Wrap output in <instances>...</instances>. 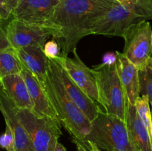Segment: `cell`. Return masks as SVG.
<instances>
[{"mask_svg": "<svg viewBox=\"0 0 152 151\" xmlns=\"http://www.w3.org/2000/svg\"><path fill=\"white\" fill-rule=\"evenodd\" d=\"M148 66H149L150 68H151L152 69V56H151V59H150V61H149V63H148Z\"/></svg>", "mask_w": 152, "mask_h": 151, "instance_id": "obj_30", "label": "cell"}, {"mask_svg": "<svg viewBox=\"0 0 152 151\" xmlns=\"http://www.w3.org/2000/svg\"><path fill=\"white\" fill-rule=\"evenodd\" d=\"M57 59V58H56ZM59 61V59H58ZM60 64V72L62 81L68 95L73 102L78 106V107L84 113L91 122L94 121L98 113L101 110L99 105L91 99L86 93L80 88L74 80L71 78L65 68Z\"/></svg>", "mask_w": 152, "mask_h": 151, "instance_id": "obj_16", "label": "cell"}, {"mask_svg": "<svg viewBox=\"0 0 152 151\" xmlns=\"http://www.w3.org/2000/svg\"><path fill=\"white\" fill-rule=\"evenodd\" d=\"M72 53V58L60 55L57 59L74 82L83 89L91 99L98 103L97 85L93 70L89 68L82 61L77 49L74 50Z\"/></svg>", "mask_w": 152, "mask_h": 151, "instance_id": "obj_9", "label": "cell"}, {"mask_svg": "<svg viewBox=\"0 0 152 151\" xmlns=\"http://www.w3.org/2000/svg\"><path fill=\"white\" fill-rule=\"evenodd\" d=\"M96 81L98 104L108 114L126 119V97L117 70V62L100 64L92 68Z\"/></svg>", "mask_w": 152, "mask_h": 151, "instance_id": "obj_5", "label": "cell"}, {"mask_svg": "<svg viewBox=\"0 0 152 151\" xmlns=\"http://www.w3.org/2000/svg\"><path fill=\"white\" fill-rule=\"evenodd\" d=\"M4 27L10 45L15 49L32 46L43 48L48 38L52 36V31L49 28L14 19H10Z\"/></svg>", "mask_w": 152, "mask_h": 151, "instance_id": "obj_8", "label": "cell"}, {"mask_svg": "<svg viewBox=\"0 0 152 151\" xmlns=\"http://www.w3.org/2000/svg\"><path fill=\"white\" fill-rule=\"evenodd\" d=\"M139 80L140 96H147L152 105V69L148 65L139 70Z\"/></svg>", "mask_w": 152, "mask_h": 151, "instance_id": "obj_20", "label": "cell"}, {"mask_svg": "<svg viewBox=\"0 0 152 151\" xmlns=\"http://www.w3.org/2000/svg\"><path fill=\"white\" fill-rule=\"evenodd\" d=\"M145 1H148V2L151 3V4H152V0H145Z\"/></svg>", "mask_w": 152, "mask_h": 151, "instance_id": "obj_31", "label": "cell"}, {"mask_svg": "<svg viewBox=\"0 0 152 151\" xmlns=\"http://www.w3.org/2000/svg\"><path fill=\"white\" fill-rule=\"evenodd\" d=\"M117 62V55L113 54V53H106L104 56L103 62L102 63L105 65H111Z\"/></svg>", "mask_w": 152, "mask_h": 151, "instance_id": "obj_25", "label": "cell"}, {"mask_svg": "<svg viewBox=\"0 0 152 151\" xmlns=\"http://www.w3.org/2000/svg\"><path fill=\"white\" fill-rule=\"evenodd\" d=\"M91 142L107 151H137L131 142L125 120L102 109L91 122V130L83 142Z\"/></svg>", "mask_w": 152, "mask_h": 151, "instance_id": "obj_4", "label": "cell"}, {"mask_svg": "<svg viewBox=\"0 0 152 151\" xmlns=\"http://www.w3.org/2000/svg\"><path fill=\"white\" fill-rule=\"evenodd\" d=\"M24 66L19 59L16 49L10 47L0 51V78L21 74Z\"/></svg>", "mask_w": 152, "mask_h": 151, "instance_id": "obj_18", "label": "cell"}, {"mask_svg": "<svg viewBox=\"0 0 152 151\" xmlns=\"http://www.w3.org/2000/svg\"><path fill=\"white\" fill-rule=\"evenodd\" d=\"M48 73L44 87L62 126L72 139L83 142L91 130V122L68 95L60 72L57 59H49Z\"/></svg>", "mask_w": 152, "mask_h": 151, "instance_id": "obj_2", "label": "cell"}, {"mask_svg": "<svg viewBox=\"0 0 152 151\" xmlns=\"http://www.w3.org/2000/svg\"><path fill=\"white\" fill-rule=\"evenodd\" d=\"M151 121H152V105H151Z\"/></svg>", "mask_w": 152, "mask_h": 151, "instance_id": "obj_32", "label": "cell"}, {"mask_svg": "<svg viewBox=\"0 0 152 151\" xmlns=\"http://www.w3.org/2000/svg\"><path fill=\"white\" fill-rule=\"evenodd\" d=\"M74 140H75V139H74ZM82 144L84 145L89 151H98V150H99V147H98L95 144L92 143V142H85V143Z\"/></svg>", "mask_w": 152, "mask_h": 151, "instance_id": "obj_27", "label": "cell"}, {"mask_svg": "<svg viewBox=\"0 0 152 151\" xmlns=\"http://www.w3.org/2000/svg\"><path fill=\"white\" fill-rule=\"evenodd\" d=\"M24 68L32 73L44 85L49 70V59L45 55L42 47H25L16 49Z\"/></svg>", "mask_w": 152, "mask_h": 151, "instance_id": "obj_17", "label": "cell"}, {"mask_svg": "<svg viewBox=\"0 0 152 151\" xmlns=\"http://www.w3.org/2000/svg\"><path fill=\"white\" fill-rule=\"evenodd\" d=\"M98 151H101V150H100V149H99V150H98Z\"/></svg>", "mask_w": 152, "mask_h": 151, "instance_id": "obj_33", "label": "cell"}, {"mask_svg": "<svg viewBox=\"0 0 152 151\" xmlns=\"http://www.w3.org/2000/svg\"><path fill=\"white\" fill-rule=\"evenodd\" d=\"M54 151H67V150H66V148L64 147V145L59 142L57 143V144H56V148H55Z\"/></svg>", "mask_w": 152, "mask_h": 151, "instance_id": "obj_29", "label": "cell"}, {"mask_svg": "<svg viewBox=\"0 0 152 151\" xmlns=\"http://www.w3.org/2000/svg\"><path fill=\"white\" fill-rule=\"evenodd\" d=\"M117 67L128 101L134 105L140 93L139 69L132 63L123 53L116 51Z\"/></svg>", "mask_w": 152, "mask_h": 151, "instance_id": "obj_14", "label": "cell"}, {"mask_svg": "<svg viewBox=\"0 0 152 151\" xmlns=\"http://www.w3.org/2000/svg\"><path fill=\"white\" fill-rule=\"evenodd\" d=\"M1 31H0V51L4 50L8 47H12L10 44L8 38H7V33H6L4 25H1Z\"/></svg>", "mask_w": 152, "mask_h": 151, "instance_id": "obj_23", "label": "cell"}, {"mask_svg": "<svg viewBox=\"0 0 152 151\" xmlns=\"http://www.w3.org/2000/svg\"><path fill=\"white\" fill-rule=\"evenodd\" d=\"M123 38L126 57L139 70L148 66L152 56V27L148 20L131 27Z\"/></svg>", "mask_w": 152, "mask_h": 151, "instance_id": "obj_7", "label": "cell"}, {"mask_svg": "<svg viewBox=\"0 0 152 151\" xmlns=\"http://www.w3.org/2000/svg\"><path fill=\"white\" fill-rule=\"evenodd\" d=\"M128 132L132 144L137 151H152L149 133L140 118L136 107L126 100V119Z\"/></svg>", "mask_w": 152, "mask_h": 151, "instance_id": "obj_13", "label": "cell"}, {"mask_svg": "<svg viewBox=\"0 0 152 151\" xmlns=\"http://www.w3.org/2000/svg\"><path fill=\"white\" fill-rule=\"evenodd\" d=\"M72 142L75 144L76 147H77V149L78 150V151H89L84 145L80 143V142H79L78 141L72 139Z\"/></svg>", "mask_w": 152, "mask_h": 151, "instance_id": "obj_28", "label": "cell"}, {"mask_svg": "<svg viewBox=\"0 0 152 151\" xmlns=\"http://www.w3.org/2000/svg\"><path fill=\"white\" fill-rule=\"evenodd\" d=\"M21 75L26 82L32 100L34 107L31 111L39 118L48 117L58 118L57 114L53 108L44 85L26 68H24Z\"/></svg>", "mask_w": 152, "mask_h": 151, "instance_id": "obj_12", "label": "cell"}, {"mask_svg": "<svg viewBox=\"0 0 152 151\" xmlns=\"http://www.w3.org/2000/svg\"><path fill=\"white\" fill-rule=\"evenodd\" d=\"M119 4L125 6H132L138 4L140 0H116Z\"/></svg>", "mask_w": 152, "mask_h": 151, "instance_id": "obj_26", "label": "cell"}, {"mask_svg": "<svg viewBox=\"0 0 152 151\" xmlns=\"http://www.w3.org/2000/svg\"><path fill=\"white\" fill-rule=\"evenodd\" d=\"M137 112L146 127L152 143V121L151 103L149 99L145 96H140L137 98L134 105Z\"/></svg>", "mask_w": 152, "mask_h": 151, "instance_id": "obj_19", "label": "cell"}, {"mask_svg": "<svg viewBox=\"0 0 152 151\" xmlns=\"http://www.w3.org/2000/svg\"><path fill=\"white\" fill-rule=\"evenodd\" d=\"M117 3L116 0H60L47 27L60 45L61 55L68 56L77 49L86 25Z\"/></svg>", "mask_w": 152, "mask_h": 151, "instance_id": "obj_1", "label": "cell"}, {"mask_svg": "<svg viewBox=\"0 0 152 151\" xmlns=\"http://www.w3.org/2000/svg\"><path fill=\"white\" fill-rule=\"evenodd\" d=\"M1 90L13 102L17 109L33 110V103L28 86L21 74L0 78Z\"/></svg>", "mask_w": 152, "mask_h": 151, "instance_id": "obj_15", "label": "cell"}, {"mask_svg": "<svg viewBox=\"0 0 152 151\" xmlns=\"http://www.w3.org/2000/svg\"><path fill=\"white\" fill-rule=\"evenodd\" d=\"M0 144L1 147L7 151H15V137L10 127L6 125L4 133L0 139Z\"/></svg>", "mask_w": 152, "mask_h": 151, "instance_id": "obj_21", "label": "cell"}, {"mask_svg": "<svg viewBox=\"0 0 152 151\" xmlns=\"http://www.w3.org/2000/svg\"><path fill=\"white\" fill-rule=\"evenodd\" d=\"M60 0H21L12 13V19L47 27ZM48 28V27H47Z\"/></svg>", "mask_w": 152, "mask_h": 151, "instance_id": "obj_10", "label": "cell"}, {"mask_svg": "<svg viewBox=\"0 0 152 151\" xmlns=\"http://www.w3.org/2000/svg\"><path fill=\"white\" fill-rule=\"evenodd\" d=\"M61 47L59 42L56 40L48 41L43 47V51L45 55L48 58V59H54L60 56Z\"/></svg>", "mask_w": 152, "mask_h": 151, "instance_id": "obj_22", "label": "cell"}, {"mask_svg": "<svg viewBox=\"0 0 152 151\" xmlns=\"http://www.w3.org/2000/svg\"><path fill=\"white\" fill-rule=\"evenodd\" d=\"M20 1L21 0H0L1 2L5 4V5L7 6V8L10 10L11 13H13V11L16 8V6L19 4V3L20 2Z\"/></svg>", "mask_w": 152, "mask_h": 151, "instance_id": "obj_24", "label": "cell"}, {"mask_svg": "<svg viewBox=\"0 0 152 151\" xmlns=\"http://www.w3.org/2000/svg\"><path fill=\"white\" fill-rule=\"evenodd\" d=\"M0 110L4 117L5 125L9 126L14 134L15 151H35L31 137L18 115L17 108L1 90Z\"/></svg>", "mask_w": 152, "mask_h": 151, "instance_id": "obj_11", "label": "cell"}, {"mask_svg": "<svg viewBox=\"0 0 152 151\" xmlns=\"http://www.w3.org/2000/svg\"><path fill=\"white\" fill-rule=\"evenodd\" d=\"M152 19V4L140 0L132 6L114 4L103 14L92 19L86 26L83 36L104 35L123 37L128 30L143 20Z\"/></svg>", "mask_w": 152, "mask_h": 151, "instance_id": "obj_3", "label": "cell"}, {"mask_svg": "<svg viewBox=\"0 0 152 151\" xmlns=\"http://www.w3.org/2000/svg\"><path fill=\"white\" fill-rule=\"evenodd\" d=\"M17 113L31 137L35 151H54L62 135L59 120L39 118L31 110L17 109Z\"/></svg>", "mask_w": 152, "mask_h": 151, "instance_id": "obj_6", "label": "cell"}]
</instances>
